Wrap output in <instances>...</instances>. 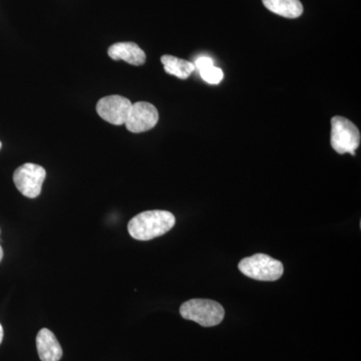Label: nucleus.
<instances>
[{
	"label": "nucleus",
	"instance_id": "f03ea898",
	"mask_svg": "<svg viewBox=\"0 0 361 361\" xmlns=\"http://www.w3.org/2000/svg\"><path fill=\"white\" fill-rule=\"evenodd\" d=\"M180 316L204 327H213L224 319L225 310L220 303L210 299H191L180 307Z\"/></svg>",
	"mask_w": 361,
	"mask_h": 361
},
{
	"label": "nucleus",
	"instance_id": "9b49d317",
	"mask_svg": "<svg viewBox=\"0 0 361 361\" xmlns=\"http://www.w3.org/2000/svg\"><path fill=\"white\" fill-rule=\"evenodd\" d=\"M161 61L166 73L175 75L180 80H187L196 70L194 63L169 54L161 56Z\"/></svg>",
	"mask_w": 361,
	"mask_h": 361
},
{
	"label": "nucleus",
	"instance_id": "f8f14e48",
	"mask_svg": "<svg viewBox=\"0 0 361 361\" xmlns=\"http://www.w3.org/2000/svg\"><path fill=\"white\" fill-rule=\"evenodd\" d=\"M195 68L199 71L202 78L210 85L220 84L223 80V71L214 66L213 59L208 56H201L195 61Z\"/></svg>",
	"mask_w": 361,
	"mask_h": 361
},
{
	"label": "nucleus",
	"instance_id": "2eb2a0df",
	"mask_svg": "<svg viewBox=\"0 0 361 361\" xmlns=\"http://www.w3.org/2000/svg\"><path fill=\"white\" fill-rule=\"evenodd\" d=\"M2 144L1 142H0V149H1Z\"/></svg>",
	"mask_w": 361,
	"mask_h": 361
},
{
	"label": "nucleus",
	"instance_id": "6e6552de",
	"mask_svg": "<svg viewBox=\"0 0 361 361\" xmlns=\"http://www.w3.org/2000/svg\"><path fill=\"white\" fill-rule=\"evenodd\" d=\"M108 54L114 61L123 59L132 66H139L146 63V54L135 42H118L111 45Z\"/></svg>",
	"mask_w": 361,
	"mask_h": 361
},
{
	"label": "nucleus",
	"instance_id": "4468645a",
	"mask_svg": "<svg viewBox=\"0 0 361 361\" xmlns=\"http://www.w3.org/2000/svg\"><path fill=\"white\" fill-rule=\"evenodd\" d=\"M2 258H4V250H2V247L0 246V262H1Z\"/></svg>",
	"mask_w": 361,
	"mask_h": 361
},
{
	"label": "nucleus",
	"instance_id": "9d476101",
	"mask_svg": "<svg viewBox=\"0 0 361 361\" xmlns=\"http://www.w3.org/2000/svg\"><path fill=\"white\" fill-rule=\"evenodd\" d=\"M271 13L286 18H297L302 16L303 6L300 0H262Z\"/></svg>",
	"mask_w": 361,
	"mask_h": 361
},
{
	"label": "nucleus",
	"instance_id": "1a4fd4ad",
	"mask_svg": "<svg viewBox=\"0 0 361 361\" xmlns=\"http://www.w3.org/2000/svg\"><path fill=\"white\" fill-rule=\"evenodd\" d=\"M37 348L42 361H59L63 357V348L49 329L39 330L37 336Z\"/></svg>",
	"mask_w": 361,
	"mask_h": 361
},
{
	"label": "nucleus",
	"instance_id": "f257e3e1",
	"mask_svg": "<svg viewBox=\"0 0 361 361\" xmlns=\"http://www.w3.org/2000/svg\"><path fill=\"white\" fill-rule=\"evenodd\" d=\"M175 223V216L169 211H146L130 221L128 230L133 238L149 241L165 235L174 227Z\"/></svg>",
	"mask_w": 361,
	"mask_h": 361
},
{
	"label": "nucleus",
	"instance_id": "39448f33",
	"mask_svg": "<svg viewBox=\"0 0 361 361\" xmlns=\"http://www.w3.org/2000/svg\"><path fill=\"white\" fill-rule=\"evenodd\" d=\"M47 172L42 166L26 163L16 169L13 174V182L23 196L35 199L42 193Z\"/></svg>",
	"mask_w": 361,
	"mask_h": 361
},
{
	"label": "nucleus",
	"instance_id": "ddd939ff",
	"mask_svg": "<svg viewBox=\"0 0 361 361\" xmlns=\"http://www.w3.org/2000/svg\"><path fill=\"white\" fill-rule=\"evenodd\" d=\"M2 339H4V329H2V325L0 324V344H1Z\"/></svg>",
	"mask_w": 361,
	"mask_h": 361
},
{
	"label": "nucleus",
	"instance_id": "423d86ee",
	"mask_svg": "<svg viewBox=\"0 0 361 361\" xmlns=\"http://www.w3.org/2000/svg\"><path fill=\"white\" fill-rule=\"evenodd\" d=\"M132 106V102L129 99L115 94L99 99L97 104V113L106 122L111 125L122 126L127 122Z\"/></svg>",
	"mask_w": 361,
	"mask_h": 361
},
{
	"label": "nucleus",
	"instance_id": "7ed1b4c3",
	"mask_svg": "<svg viewBox=\"0 0 361 361\" xmlns=\"http://www.w3.org/2000/svg\"><path fill=\"white\" fill-rule=\"evenodd\" d=\"M238 268L245 276L258 281H276L284 272L283 264L280 261L265 254H255L242 259Z\"/></svg>",
	"mask_w": 361,
	"mask_h": 361
},
{
	"label": "nucleus",
	"instance_id": "0eeeda50",
	"mask_svg": "<svg viewBox=\"0 0 361 361\" xmlns=\"http://www.w3.org/2000/svg\"><path fill=\"white\" fill-rule=\"evenodd\" d=\"M159 122V111L154 104L147 102L133 104L125 125L134 134L147 132L156 127Z\"/></svg>",
	"mask_w": 361,
	"mask_h": 361
},
{
	"label": "nucleus",
	"instance_id": "20e7f679",
	"mask_svg": "<svg viewBox=\"0 0 361 361\" xmlns=\"http://www.w3.org/2000/svg\"><path fill=\"white\" fill-rule=\"evenodd\" d=\"M361 135L355 123L344 116H336L331 118L332 149L336 153L351 154L355 156L356 149L360 148Z\"/></svg>",
	"mask_w": 361,
	"mask_h": 361
}]
</instances>
